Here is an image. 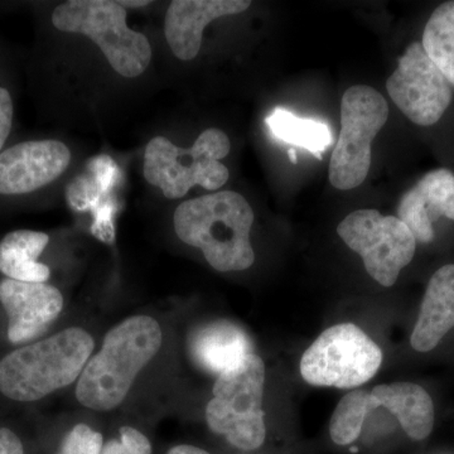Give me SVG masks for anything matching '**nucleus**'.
Segmentation results:
<instances>
[{
  "instance_id": "obj_1",
  "label": "nucleus",
  "mask_w": 454,
  "mask_h": 454,
  "mask_svg": "<svg viewBox=\"0 0 454 454\" xmlns=\"http://www.w3.org/2000/svg\"><path fill=\"white\" fill-rule=\"evenodd\" d=\"M254 211L234 191H221L178 206L173 225L179 240L201 250L215 270L240 271L255 262L250 231Z\"/></svg>"
},
{
  "instance_id": "obj_2",
  "label": "nucleus",
  "mask_w": 454,
  "mask_h": 454,
  "mask_svg": "<svg viewBox=\"0 0 454 454\" xmlns=\"http://www.w3.org/2000/svg\"><path fill=\"white\" fill-rule=\"evenodd\" d=\"M160 346L162 330L152 317L134 316L115 325L77 380L80 404L98 411L118 408Z\"/></svg>"
},
{
  "instance_id": "obj_3",
  "label": "nucleus",
  "mask_w": 454,
  "mask_h": 454,
  "mask_svg": "<svg viewBox=\"0 0 454 454\" xmlns=\"http://www.w3.org/2000/svg\"><path fill=\"white\" fill-rule=\"evenodd\" d=\"M94 348V339L77 327L20 346L0 358V394L12 402H38L76 381Z\"/></svg>"
},
{
  "instance_id": "obj_4",
  "label": "nucleus",
  "mask_w": 454,
  "mask_h": 454,
  "mask_svg": "<svg viewBox=\"0 0 454 454\" xmlns=\"http://www.w3.org/2000/svg\"><path fill=\"white\" fill-rule=\"evenodd\" d=\"M230 151L229 137L217 128L202 131L188 149L166 137H155L146 145L143 173L146 182L160 188L169 200L186 196L195 186L216 191L229 181V169L221 160Z\"/></svg>"
},
{
  "instance_id": "obj_5",
  "label": "nucleus",
  "mask_w": 454,
  "mask_h": 454,
  "mask_svg": "<svg viewBox=\"0 0 454 454\" xmlns=\"http://www.w3.org/2000/svg\"><path fill=\"white\" fill-rule=\"evenodd\" d=\"M127 11L112 0H70L53 9L57 31L86 35L103 51L115 73L138 77L152 61V47L143 33L127 25Z\"/></svg>"
},
{
  "instance_id": "obj_6",
  "label": "nucleus",
  "mask_w": 454,
  "mask_h": 454,
  "mask_svg": "<svg viewBox=\"0 0 454 454\" xmlns=\"http://www.w3.org/2000/svg\"><path fill=\"white\" fill-rule=\"evenodd\" d=\"M264 363L255 354L220 373L215 382L206 422L215 434L223 435L238 450H255L264 443Z\"/></svg>"
},
{
  "instance_id": "obj_7",
  "label": "nucleus",
  "mask_w": 454,
  "mask_h": 454,
  "mask_svg": "<svg viewBox=\"0 0 454 454\" xmlns=\"http://www.w3.org/2000/svg\"><path fill=\"white\" fill-rule=\"evenodd\" d=\"M389 118V106L372 86L346 90L340 103V133L328 168L337 190L360 186L372 167V143Z\"/></svg>"
},
{
  "instance_id": "obj_8",
  "label": "nucleus",
  "mask_w": 454,
  "mask_h": 454,
  "mask_svg": "<svg viewBox=\"0 0 454 454\" xmlns=\"http://www.w3.org/2000/svg\"><path fill=\"white\" fill-rule=\"evenodd\" d=\"M379 406L395 415L414 441H423L432 433L434 405L427 390L413 382H393L378 385L372 391L352 390L342 397L330 423L334 443L346 446L356 441L366 415Z\"/></svg>"
},
{
  "instance_id": "obj_9",
  "label": "nucleus",
  "mask_w": 454,
  "mask_h": 454,
  "mask_svg": "<svg viewBox=\"0 0 454 454\" xmlns=\"http://www.w3.org/2000/svg\"><path fill=\"white\" fill-rule=\"evenodd\" d=\"M382 364L380 348L354 324L328 328L304 352L301 373L315 387L354 389L372 380Z\"/></svg>"
},
{
  "instance_id": "obj_10",
  "label": "nucleus",
  "mask_w": 454,
  "mask_h": 454,
  "mask_svg": "<svg viewBox=\"0 0 454 454\" xmlns=\"http://www.w3.org/2000/svg\"><path fill=\"white\" fill-rule=\"evenodd\" d=\"M337 234L363 258L367 273L384 286L396 283L417 249L413 232L399 217L384 216L372 208L349 214L340 221Z\"/></svg>"
},
{
  "instance_id": "obj_11",
  "label": "nucleus",
  "mask_w": 454,
  "mask_h": 454,
  "mask_svg": "<svg viewBox=\"0 0 454 454\" xmlns=\"http://www.w3.org/2000/svg\"><path fill=\"white\" fill-rule=\"evenodd\" d=\"M387 94L409 121L432 127L452 103V85L427 55L420 42L409 44L387 79Z\"/></svg>"
},
{
  "instance_id": "obj_12",
  "label": "nucleus",
  "mask_w": 454,
  "mask_h": 454,
  "mask_svg": "<svg viewBox=\"0 0 454 454\" xmlns=\"http://www.w3.org/2000/svg\"><path fill=\"white\" fill-rule=\"evenodd\" d=\"M70 162V149L59 140H25L8 146L0 153V197L32 195L61 177Z\"/></svg>"
},
{
  "instance_id": "obj_13",
  "label": "nucleus",
  "mask_w": 454,
  "mask_h": 454,
  "mask_svg": "<svg viewBox=\"0 0 454 454\" xmlns=\"http://www.w3.org/2000/svg\"><path fill=\"white\" fill-rule=\"evenodd\" d=\"M0 304L7 316V337L12 345L35 342L47 333L64 309V297L47 283L0 280Z\"/></svg>"
},
{
  "instance_id": "obj_14",
  "label": "nucleus",
  "mask_w": 454,
  "mask_h": 454,
  "mask_svg": "<svg viewBox=\"0 0 454 454\" xmlns=\"http://www.w3.org/2000/svg\"><path fill=\"white\" fill-rule=\"evenodd\" d=\"M442 216L454 221V173L447 168L424 175L397 205V217L422 244L434 240V223Z\"/></svg>"
},
{
  "instance_id": "obj_15",
  "label": "nucleus",
  "mask_w": 454,
  "mask_h": 454,
  "mask_svg": "<svg viewBox=\"0 0 454 454\" xmlns=\"http://www.w3.org/2000/svg\"><path fill=\"white\" fill-rule=\"evenodd\" d=\"M249 0H175L166 13L164 33L173 55L182 61L196 59L206 27L221 17L244 13Z\"/></svg>"
},
{
  "instance_id": "obj_16",
  "label": "nucleus",
  "mask_w": 454,
  "mask_h": 454,
  "mask_svg": "<svg viewBox=\"0 0 454 454\" xmlns=\"http://www.w3.org/2000/svg\"><path fill=\"white\" fill-rule=\"evenodd\" d=\"M188 348L200 369L217 376L254 354L250 337L230 321L210 322L197 328L191 333Z\"/></svg>"
},
{
  "instance_id": "obj_17",
  "label": "nucleus",
  "mask_w": 454,
  "mask_h": 454,
  "mask_svg": "<svg viewBox=\"0 0 454 454\" xmlns=\"http://www.w3.org/2000/svg\"><path fill=\"white\" fill-rule=\"evenodd\" d=\"M453 327L454 264H448L430 278L411 333V346L418 352L432 351Z\"/></svg>"
},
{
  "instance_id": "obj_18",
  "label": "nucleus",
  "mask_w": 454,
  "mask_h": 454,
  "mask_svg": "<svg viewBox=\"0 0 454 454\" xmlns=\"http://www.w3.org/2000/svg\"><path fill=\"white\" fill-rule=\"evenodd\" d=\"M269 129L283 142L301 146L318 160L333 145V133L324 122L300 118L283 107H277L265 119Z\"/></svg>"
},
{
  "instance_id": "obj_19",
  "label": "nucleus",
  "mask_w": 454,
  "mask_h": 454,
  "mask_svg": "<svg viewBox=\"0 0 454 454\" xmlns=\"http://www.w3.org/2000/svg\"><path fill=\"white\" fill-rule=\"evenodd\" d=\"M420 43L433 64L454 86V0L434 9L424 27Z\"/></svg>"
},
{
  "instance_id": "obj_20",
  "label": "nucleus",
  "mask_w": 454,
  "mask_h": 454,
  "mask_svg": "<svg viewBox=\"0 0 454 454\" xmlns=\"http://www.w3.org/2000/svg\"><path fill=\"white\" fill-rule=\"evenodd\" d=\"M49 243L50 236L46 232L16 230L0 240V255L38 262Z\"/></svg>"
},
{
  "instance_id": "obj_21",
  "label": "nucleus",
  "mask_w": 454,
  "mask_h": 454,
  "mask_svg": "<svg viewBox=\"0 0 454 454\" xmlns=\"http://www.w3.org/2000/svg\"><path fill=\"white\" fill-rule=\"evenodd\" d=\"M0 273L8 279L26 283H47L51 270L40 260H27L13 258V256L0 255Z\"/></svg>"
},
{
  "instance_id": "obj_22",
  "label": "nucleus",
  "mask_w": 454,
  "mask_h": 454,
  "mask_svg": "<svg viewBox=\"0 0 454 454\" xmlns=\"http://www.w3.org/2000/svg\"><path fill=\"white\" fill-rule=\"evenodd\" d=\"M103 447L101 433L86 424H77L66 434L57 454H101Z\"/></svg>"
},
{
  "instance_id": "obj_23",
  "label": "nucleus",
  "mask_w": 454,
  "mask_h": 454,
  "mask_svg": "<svg viewBox=\"0 0 454 454\" xmlns=\"http://www.w3.org/2000/svg\"><path fill=\"white\" fill-rule=\"evenodd\" d=\"M101 454H152V444L138 429L122 427L118 438L104 444Z\"/></svg>"
},
{
  "instance_id": "obj_24",
  "label": "nucleus",
  "mask_w": 454,
  "mask_h": 454,
  "mask_svg": "<svg viewBox=\"0 0 454 454\" xmlns=\"http://www.w3.org/2000/svg\"><path fill=\"white\" fill-rule=\"evenodd\" d=\"M14 121V98L11 89L0 83V153L5 149Z\"/></svg>"
},
{
  "instance_id": "obj_25",
  "label": "nucleus",
  "mask_w": 454,
  "mask_h": 454,
  "mask_svg": "<svg viewBox=\"0 0 454 454\" xmlns=\"http://www.w3.org/2000/svg\"><path fill=\"white\" fill-rule=\"evenodd\" d=\"M0 454H25V446L13 430L0 428Z\"/></svg>"
},
{
  "instance_id": "obj_26",
  "label": "nucleus",
  "mask_w": 454,
  "mask_h": 454,
  "mask_svg": "<svg viewBox=\"0 0 454 454\" xmlns=\"http://www.w3.org/2000/svg\"><path fill=\"white\" fill-rule=\"evenodd\" d=\"M167 454H210L206 452V450H201V448H197L195 446H188V444H181V446H176L170 448L168 453Z\"/></svg>"
},
{
  "instance_id": "obj_27",
  "label": "nucleus",
  "mask_w": 454,
  "mask_h": 454,
  "mask_svg": "<svg viewBox=\"0 0 454 454\" xmlns=\"http://www.w3.org/2000/svg\"><path fill=\"white\" fill-rule=\"evenodd\" d=\"M121 3V7H129V8H140L145 7V5L151 4L149 0H128V2H119Z\"/></svg>"
},
{
  "instance_id": "obj_28",
  "label": "nucleus",
  "mask_w": 454,
  "mask_h": 454,
  "mask_svg": "<svg viewBox=\"0 0 454 454\" xmlns=\"http://www.w3.org/2000/svg\"><path fill=\"white\" fill-rule=\"evenodd\" d=\"M289 158H291V162L297 163V154H295L294 149H289Z\"/></svg>"
}]
</instances>
